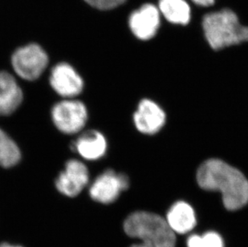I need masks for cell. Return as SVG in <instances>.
Listing matches in <instances>:
<instances>
[{
  "label": "cell",
  "mask_w": 248,
  "mask_h": 247,
  "mask_svg": "<svg viewBox=\"0 0 248 247\" xmlns=\"http://www.w3.org/2000/svg\"><path fill=\"white\" fill-rule=\"evenodd\" d=\"M199 186L222 194L228 210H237L248 203V180L240 171L218 159H210L199 167L197 173Z\"/></svg>",
  "instance_id": "6da1fadb"
},
{
  "label": "cell",
  "mask_w": 248,
  "mask_h": 247,
  "mask_svg": "<svg viewBox=\"0 0 248 247\" xmlns=\"http://www.w3.org/2000/svg\"><path fill=\"white\" fill-rule=\"evenodd\" d=\"M124 231L129 237L141 241L130 247H175V233L166 219L156 214L145 211L132 214L124 221Z\"/></svg>",
  "instance_id": "7a4b0ae2"
},
{
  "label": "cell",
  "mask_w": 248,
  "mask_h": 247,
  "mask_svg": "<svg viewBox=\"0 0 248 247\" xmlns=\"http://www.w3.org/2000/svg\"><path fill=\"white\" fill-rule=\"evenodd\" d=\"M202 28L206 40L214 50L248 42V27L240 24L237 15L232 10L206 14Z\"/></svg>",
  "instance_id": "3957f363"
},
{
  "label": "cell",
  "mask_w": 248,
  "mask_h": 247,
  "mask_svg": "<svg viewBox=\"0 0 248 247\" xmlns=\"http://www.w3.org/2000/svg\"><path fill=\"white\" fill-rule=\"evenodd\" d=\"M12 63L19 77L27 80H35L47 68L48 56L40 45L30 44L15 51Z\"/></svg>",
  "instance_id": "277c9868"
},
{
  "label": "cell",
  "mask_w": 248,
  "mask_h": 247,
  "mask_svg": "<svg viewBox=\"0 0 248 247\" xmlns=\"http://www.w3.org/2000/svg\"><path fill=\"white\" fill-rule=\"evenodd\" d=\"M52 119L59 130L65 134L80 132L88 121V111L81 101L62 100L53 106Z\"/></svg>",
  "instance_id": "5b68a950"
},
{
  "label": "cell",
  "mask_w": 248,
  "mask_h": 247,
  "mask_svg": "<svg viewBox=\"0 0 248 247\" xmlns=\"http://www.w3.org/2000/svg\"><path fill=\"white\" fill-rule=\"evenodd\" d=\"M129 184L126 175L108 170L94 181L89 189V194L97 202L109 204L117 200L122 191L128 189Z\"/></svg>",
  "instance_id": "8992f818"
},
{
  "label": "cell",
  "mask_w": 248,
  "mask_h": 247,
  "mask_svg": "<svg viewBox=\"0 0 248 247\" xmlns=\"http://www.w3.org/2000/svg\"><path fill=\"white\" fill-rule=\"evenodd\" d=\"M89 181V170L81 161L70 160L56 180L59 192L65 196H78L86 186Z\"/></svg>",
  "instance_id": "52a82bcc"
},
{
  "label": "cell",
  "mask_w": 248,
  "mask_h": 247,
  "mask_svg": "<svg viewBox=\"0 0 248 247\" xmlns=\"http://www.w3.org/2000/svg\"><path fill=\"white\" fill-rule=\"evenodd\" d=\"M49 81L56 93L65 98L78 96L84 88L82 77L67 63H60L52 68Z\"/></svg>",
  "instance_id": "ba28073f"
},
{
  "label": "cell",
  "mask_w": 248,
  "mask_h": 247,
  "mask_svg": "<svg viewBox=\"0 0 248 247\" xmlns=\"http://www.w3.org/2000/svg\"><path fill=\"white\" fill-rule=\"evenodd\" d=\"M129 24L132 32L139 40H150L157 34L159 28V10L155 5H143L132 13Z\"/></svg>",
  "instance_id": "9c48e42d"
},
{
  "label": "cell",
  "mask_w": 248,
  "mask_h": 247,
  "mask_svg": "<svg viewBox=\"0 0 248 247\" xmlns=\"http://www.w3.org/2000/svg\"><path fill=\"white\" fill-rule=\"evenodd\" d=\"M134 119L138 131L151 135L157 133L163 127L166 114L156 103L145 99L138 105Z\"/></svg>",
  "instance_id": "30bf717a"
},
{
  "label": "cell",
  "mask_w": 248,
  "mask_h": 247,
  "mask_svg": "<svg viewBox=\"0 0 248 247\" xmlns=\"http://www.w3.org/2000/svg\"><path fill=\"white\" fill-rule=\"evenodd\" d=\"M23 92L14 77L7 72H0V116H8L16 111L23 101Z\"/></svg>",
  "instance_id": "8fae6325"
},
{
  "label": "cell",
  "mask_w": 248,
  "mask_h": 247,
  "mask_svg": "<svg viewBox=\"0 0 248 247\" xmlns=\"http://www.w3.org/2000/svg\"><path fill=\"white\" fill-rule=\"evenodd\" d=\"M71 148L84 159L96 161L106 154L107 142L98 131H87L73 142Z\"/></svg>",
  "instance_id": "7c38bea8"
},
{
  "label": "cell",
  "mask_w": 248,
  "mask_h": 247,
  "mask_svg": "<svg viewBox=\"0 0 248 247\" xmlns=\"http://www.w3.org/2000/svg\"><path fill=\"white\" fill-rule=\"evenodd\" d=\"M166 222L174 233L185 234L192 231L197 224L195 212L191 205L185 201H177L169 210Z\"/></svg>",
  "instance_id": "4fadbf2b"
},
{
  "label": "cell",
  "mask_w": 248,
  "mask_h": 247,
  "mask_svg": "<svg viewBox=\"0 0 248 247\" xmlns=\"http://www.w3.org/2000/svg\"><path fill=\"white\" fill-rule=\"evenodd\" d=\"M159 12L172 24L186 25L190 20V7L185 0H159Z\"/></svg>",
  "instance_id": "5bb4252c"
},
{
  "label": "cell",
  "mask_w": 248,
  "mask_h": 247,
  "mask_svg": "<svg viewBox=\"0 0 248 247\" xmlns=\"http://www.w3.org/2000/svg\"><path fill=\"white\" fill-rule=\"evenodd\" d=\"M21 153L18 145L0 128V166L10 168L19 163Z\"/></svg>",
  "instance_id": "9a60e30c"
},
{
  "label": "cell",
  "mask_w": 248,
  "mask_h": 247,
  "mask_svg": "<svg viewBox=\"0 0 248 247\" xmlns=\"http://www.w3.org/2000/svg\"><path fill=\"white\" fill-rule=\"evenodd\" d=\"M187 247H225L224 241L219 233L209 231L202 235L192 234L188 238Z\"/></svg>",
  "instance_id": "2e32d148"
},
{
  "label": "cell",
  "mask_w": 248,
  "mask_h": 247,
  "mask_svg": "<svg viewBox=\"0 0 248 247\" xmlns=\"http://www.w3.org/2000/svg\"><path fill=\"white\" fill-rule=\"evenodd\" d=\"M92 7L99 10H110L124 3L125 0H84Z\"/></svg>",
  "instance_id": "e0dca14e"
},
{
  "label": "cell",
  "mask_w": 248,
  "mask_h": 247,
  "mask_svg": "<svg viewBox=\"0 0 248 247\" xmlns=\"http://www.w3.org/2000/svg\"><path fill=\"white\" fill-rule=\"evenodd\" d=\"M195 4L201 6V7H209L213 5L216 0H192Z\"/></svg>",
  "instance_id": "ac0fdd59"
},
{
  "label": "cell",
  "mask_w": 248,
  "mask_h": 247,
  "mask_svg": "<svg viewBox=\"0 0 248 247\" xmlns=\"http://www.w3.org/2000/svg\"><path fill=\"white\" fill-rule=\"evenodd\" d=\"M0 247H22L20 246H15L9 244V243H3L0 244Z\"/></svg>",
  "instance_id": "d6986e66"
}]
</instances>
